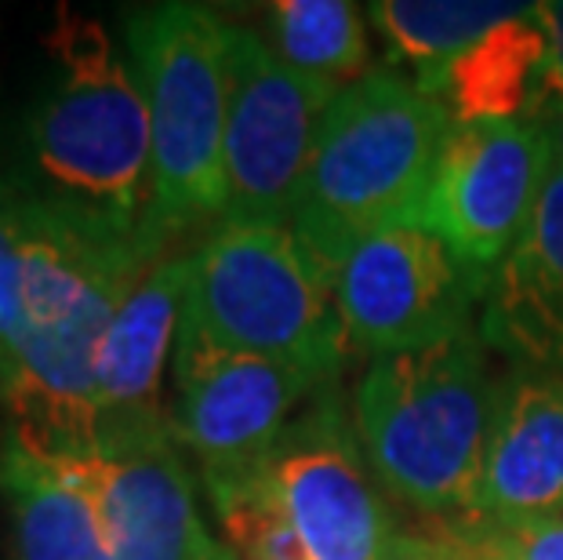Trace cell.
<instances>
[{
    "label": "cell",
    "mask_w": 563,
    "mask_h": 560,
    "mask_svg": "<svg viewBox=\"0 0 563 560\" xmlns=\"http://www.w3.org/2000/svg\"><path fill=\"white\" fill-rule=\"evenodd\" d=\"M167 241L157 230L26 197L22 336L0 408L11 430L47 462L77 459L99 437L95 361L106 328Z\"/></svg>",
    "instance_id": "cell-1"
},
{
    "label": "cell",
    "mask_w": 563,
    "mask_h": 560,
    "mask_svg": "<svg viewBox=\"0 0 563 560\" xmlns=\"http://www.w3.org/2000/svg\"><path fill=\"white\" fill-rule=\"evenodd\" d=\"M0 175L47 205L157 230L146 99L99 19L55 11L41 41V77L0 153Z\"/></svg>",
    "instance_id": "cell-2"
},
{
    "label": "cell",
    "mask_w": 563,
    "mask_h": 560,
    "mask_svg": "<svg viewBox=\"0 0 563 560\" xmlns=\"http://www.w3.org/2000/svg\"><path fill=\"white\" fill-rule=\"evenodd\" d=\"M448 128L433 95L386 69H371L328 106L291 233L331 281L371 237L418 226Z\"/></svg>",
    "instance_id": "cell-3"
},
{
    "label": "cell",
    "mask_w": 563,
    "mask_h": 560,
    "mask_svg": "<svg viewBox=\"0 0 563 560\" xmlns=\"http://www.w3.org/2000/svg\"><path fill=\"white\" fill-rule=\"evenodd\" d=\"M490 345L470 328L440 345L378 356L353 393L367 466L422 517H473L495 422Z\"/></svg>",
    "instance_id": "cell-4"
},
{
    "label": "cell",
    "mask_w": 563,
    "mask_h": 560,
    "mask_svg": "<svg viewBox=\"0 0 563 560\" xmlns=\"http://www.w3.org/2000/svg\"><path fill=\"white\" fill-rule=\"evenodd\" d=\"M225 33L219 8L146 4L124 15V47L150 113L153 226L178 241L225 219Z\"/></svg>",
    "instance_id": "cell-5"
},
{
    "label": "cell",
    "mask_w": 563,
    "mask_h": 560,
    "mask_svg": "<svg viewBox=\"0 0 563 560\" xmlns=\"http://www.w3.org/2000/svg\"><path fill=\"white\" fill-rule=\"evenodd\" d=\"M183 325L233 353L334 378L345 336L334 281L291 226L219 222L194 252Z\"/></svg>",
    "instance_id": "cell-6"
},
{
    "label": "cell",
    "mask_w": 563,
    "mask_h": 560,
    "mask_svg": "<svg viewBox=\"0 0 563 560\" xmlns=\"http://www.w3.org/2000/svg\"><path fill=\"white\" fill-rule=\"evenodd\" d=\"M339 88L287 69L258 30L225 33V200L222 222L291 226L317 128Z\"/></svg>",
    "instance_id": "cell-7"
},
{
    "label": "cell",
    "mask_w": 563,
    "mask_h": 560,
    "mask_svg": "<svg viewBox=\"0 0 563 560\" xmlns=\"http://www.w3.org/2000/svg\"><path fill=\"white\" fill-rule=\"evenodd\" d=\"M262 476L295 528L306 560L386 557L397 528L334 378L273 440L262 459Z\"/></svg>",
    "instance_id": "cell-8"
},
{
    "label": "cell",
    "mask_w": 563,
    "mask_h": 560,
    "mask_svg": "<svg viewBox=\"0 0 563 560\" xmlns=\"http://www.w3.org/2000/svg\"><path fill=\"white\" fill-rule=\"evenodd\" d=\"M490 281V273L465 266L426 226L371 237L334 281L345 353L378 361L462 336L473 328V309L487 299Z\"/></svg>",
    "instance_id": "cell-9"
},
{
    "label": "cell",
    "mask_w": 563,
    "mask_h": 560,
    "mask_svg": "<svg viewBox=\"0 0 563 560\" xmlns=\"http://www.w3.org/2000/svg\"><path fill=\"white\" fill-rule=\"evenodd\" d=\"M553 150L538 121L451 124L443 135L422 219L465 266L495 277L531 222Z\"/></svg>",
    "instance_id": "cell-10"
},
{
    "label": "cell",
    "mask_w": 563,
    "mask_h": 560,
    "mask_svg": "<svg viewBox=\"0 0 563 560\" xmlns=\"http://www.w3.org/2000/svg\"><path fill=\"white\" fill-rule=\"evenodd\" d=\"M331 383L269 356L233 353L178 325L167 422L203 473H233L266 459L295 408Z\"/></svg>",
    "instance_id": "cell-11"
},
{
    "label": "cell",
    "mask_w": 563,
    "mask_h": 560,
    "mask_svg": "<svg viewBox=\"0 0 563 560\" xmlns=\"http://www.w3.org/2000/svg\"><path fill=\"white\" fill-rule=\"evenodd\" d=\"M52 466L91 503L117 560H200L208 550L172 422L102 426L91 451Z\"/></svg>",
    "instance_id": "cell-12"
},
{
    "label": "cell",
    "mask_w": 563,
    "mask_h": 560,
    "mask_svg": "<svg viewBox=\"0 0 563 560\" xmlns=\"http://www.w3.org/2000/svg\"><path fill=\"white\" fill-rule=\"evenodd\" d=\"M473 517L563 520V375L512 367L498 383Z\"/></svg>",
    "instance_id": "cell-13"
},
{
    "label": "cell",
    "mask_w": 563,
    "mask_h": 560,
    "mask_svg": "<svg viewBox=\"0 0 563 560\" xmlns=\"http://www.w3.org/2000/svg\"><path fill=\"white\" fill-rule=\"evenodd\" d=\"M189 270H194V252H167L131 284L124 303L117 306L95 361L99 430L167 422L161 383L164 367L175 356Z\"/></svg>",
    "instance_id": "cell-14"
},
{
    "label": "cell",
    "mask_w": 563,
    "mask_h": 560,
    "mask_svg": "<svg viewBox=\"0 0 563 560\" xmlns=\"http://www.w3.org/2000/svg\"><path fill=\"white\" fill-rule=\"evenodd\" d=\"M481 336L523 372L563 375V172L553 168L520 244L484 299Z\"/></svg>",
    "instance_id": "cell-15"
},
{
    "label": "cell",
    "mask_w": 563,
    "mask_h": 560,
    "mask_svg": "<svg viewBox=\"0 0 563 560\" xmlns=\"http://www.w3.org/2000/svg\"><path fill=\"white\" fill-rule=\"evenodd\" d=\"M549 30L542 4L501 22L451 63L418 74V88L448 110L451 124L534 121L545 99Z\"/></svg>",
    "instance_id": "cell-16"
},
{
    "label": "cell",
    "mask_w": 563,
    "mask_h": 560,
    "mask_svg": "<svg viewBox=\"0 0 563 560\" xmlns=\"http://www.w3.org/2000/svg\"><path fill=\"white\" fill-rule=\"evenodd\" d=\"M0 509L11 560H117L88 498L11 426L0 430Z\"/></svg>",
    "instance_id": "cell-17"
},
{
    "label": "cell",
    "mask_w": 563,
    "mask_h": 560,
    "mask_svg": "<svg viewBox=\"0 0 563 560\" xmlns=\"http://www.w3.org/2000/svg\"><path fill=\"white\" fill-rule=\"evenodd\" d=\"M266 44L287 69L345 91L371 74L364 11L350 0H273Z\"/></svg>",
    "instance_id": "cell-18"
},
{
    "label": "cell",
    "mask_w": 563,
    "mask_h": 560,
    "mask_svg": "<svg viewBox=\"0 0 563 560\" xmlns=\"http://www.w3.org/2000/svg\"><path fill=\"white\" fill-rule=\"evenodd\" d=\"M531 4H501V0H378L371 19L389 47L422 69H437L462 55L465 47L501 22L523 15Z\"/></svg>",
    "instance_id": "cell-19"
},
{
    "label": "cell",
    "mask_w": 563,
    "mask_h": 560,
    "mask_svg": "<svg viewBox=\"0 0 563 560\" xmlns=\"http://www.w3.org/2000/svg\"><path fill=\"white\" fill-rule=\"evenodd\" d=\"M200 484L236 560H306L295 528L266 487L262 462L233 473H203Z\"/></svg>",
    "instance_id": "cell-20"
},
{
    "label": "cell",
    "mask_w": 563,
    "mask_h": 560,
    "mask_svg": "<svg viewBox=\"0 0 563 560\" xmlns=\"http://www.w3.org/2000/svg\"><path fill=\"white\" fill-rule=\"evenodd\" d=\"M22 248H26V194L0 175V393L22 336Z\"/></svg>",
    "instance_id": "cell-21"
},
{
    "label": "cell",
    "mask_w": 563,
    "mask_h": 560,
    "mask_svg": "<svg viewBox=\"0 0 563 560\" xmlns=\"http://www.w3.org/2000/svg\"><path fill=\"white\" fill-rule=\"evenodd\" d=\"M490 560H563V520L495 524L476 517Z\"/></svg>",
    "instance_id": "cell-22"
},
{
    "label": "cell",
    "mask_w": 563,
    "mask_h": 560,
    "mask_svg": "<svg viewBox=\"0 0 563 560\" xmlns=\"http://www.w3.org/2000/svg\"><path fill=\"white\" fill-rule=\"evenodd\" d=\"M382 560H465L440 517H422L411 528H397Z\"/></svg>",
    "instance_id": "cell-23"
},
{
    "label": "cell",
    "mask_w": 563,
    "mask_h": 560,
    "mask_svg": "<svg viewBox=\"0 0 563 560\" xmlns=\"http://www.w3.org/2000/svg\"><path fill=\"white\" fill-rule=\"evenodd\" d=\"M542 22L549 30L545 99H563V0H549V4H542Z\"/></svg>",
    "instance_id": "cell-24"
},
{
    "label": "cell",
    "mask_w": 563,
    "mask_h": 560,
    "mask_svg": "<svg viewBox=\"0 0 563 560\" xmlns=\"http://www.w3.org/2000/svg\"><path fill=\"white\" fill-rule=\"evenodd\" d=\"M534 121L545 128L549 135V150H553V168L563 172V99H542Z\"/></svg>",
    "instance_id": "cell-25"
},
{
    "label": "cell",
    "mask_w": 563,
    "mask_h": 560,
    "mask_svg": "<svg viewBox=\"0 0 563 560\" xmlns=\"http://www.w3.org/2000/svg\"><path fill=\"white\" fill-rule=\"evenodd\" d=\"M200 560H236V553H233L225 542L211 539V542H208V550H203V557H200Z\"/></svg>",
    "instance_id": "cell-26"
}]
</instances>
